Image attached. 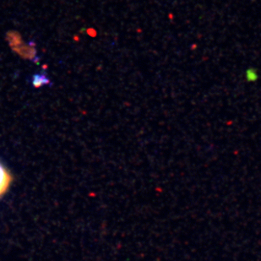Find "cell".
Returning <instances> with one entry per match:
<instances>
[{"mask_svg": "<svg viewBox=\"0 0 261 261\" xmlns=\"http://www.w3.org/2000/svg\"><path fill=\"white\" fill-rule=\"evenodd\" d=\"M13 51L20 55V57L24 59H28L33 61L36 64L39 61V58L37 57V48L36 43L33 42H30L29 44L20 45L19 47H13Z\"/></svg>", "mask_w": 261, "mask_h": 261, "instance_id": "obj_1", "label": "cell"}, {"mask_svg": "<svg viewBox=\"0 0 261 261\" xmlns=\"http://www.w3.org/2000/svg\"><path fill=\"white\" fill-rule=\"evenodd\" d=\"M11 181V177L6 169L0 164V196L5 194Z\"/></svg>", "mask_w": 261, "mask_h": 261, "instance_id": "obj_2", "label": "cell"}, {"mask_svg": "<svg viewBox=\"0 0 261 261\" xmlns=\"http://www.w3.org/2000/svg\"><path fill=\"white\" fill-rule=\"evenodd\" d=\"M6 40L9 42V44L11 48L19 47L20 45L23 44L22 37L19 32H15V31L8 32L6 34Z\"/></svg>", "mask_w": 261, "mask_h": 261, "instance_id": "obj_3", "label": "cell"}, {"mask_svg": "<svg viewBox=\"0 0 261 261\" xmlns=\"http://www.w3.org/2000/svg\"><path fill=\"white\" fill-rule=\"evenodd\" d=\"M32 85L33 87L38 88L44 85H52V83L50 82L49 78L47 76V74H36L32 76Z\"/></svg>", "mask_w": 261, "mask_h": 261, "instance_id": "obj_4", "label": "cell"}]
</instances>
